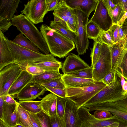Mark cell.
I'll return each mask as SVG.
<instances>
[{
    "label": "cell",
    "instance_id": "obj_1",
    "mask_svg": "<svg viewBox=\"0 0 127 127\" xmlns=\"http://www.w3.org/2000/svg\"><path fill=\"white\" fill-rule=\"evenodd\" d=\"M51 54L63 58L75 48L74 42L46 24L39 28Z\"/></svg>",
    "mask_w": 127,
    "mask_h": 127
},
{
    "label": "cell",
    "instance_id": "obj_2",
    "mask_svg": "<svg viewBox=\"0 0 127 127\" xmlns=\"http://www.w3.org/2000/svg\"><path fill=\"white\" fill-rule=\"evenodd\" d=\"M4 39L16 63L24 69L29 64L47 61H59L51 54H40L26 49L14 43L5 36Z\"/></svg>",
    "mask_w": 127,
    "mask_h": 127
},
{
    "label": "cell",
    "instance_id": "obj_3",
    "mask_svg": "<svg viewBox=\"0 0 127 127\" xmlns=\"http://www.w3.org/2000/svg\"><path fill=\"white\" fill-rule=\"evenodd\" d=\"M11 21L12 25L16 27L40 50L45 55L50 54L48 46L40 32L25 15L22 13L15 15Z\"/></svg>",
    "mask_w": 127,
    "mask_h": 127
},
{
    "label": "cell",
    "instance_id": "obj_4",
    "mask_svg": "<svg viewBox=\"0 0 127 127\" xmlns=\"http://www.w3.org/2000/svg\"><path fill=\"white\" fill-rule=\"evenodd\" d=\"M106 86L102 81L96 80L95 84L85 87L67 88L65 89L66 97L76 103L78 109Z\"/></svg>",
    "mask_w": 127,
    "mask_h": 127
},
{
    "label": "cell",
    "instance_id": "obj_5",
    "mask_svg": "<svg viewBox=\"0 0 127 127\" xmlns=\"http://www.w3.org/2000/svg\"><path fill=\"white\" fill-rule=\"evenodd\" d=\"M82 122L81 127H105L111 126H127V122L116 117L115 118L99 119L90 114L88 108L81 107L78 110Z\"/></svg>",
    "mask_w": 127,
    "mask_h": 127
},
{
    "label": "cell",
    "instance_id": "obj_6",
    "mask_svg": "<svg viewBox=\"0 0 127 127\" xmlns=\"http://www.w3.org/2000/svg\"><path fill=\"white\" fill-rule=\"evenodd\" d=\"M48 0H29L24 5V8L20 12L34 24L43 22L48 12Z\"/></svg>",
    "mask_w": 127,
    "mask_h": 127
},
{
    "label": "cell",
    "instance_id": "obj_7",
    "mask_svg": "<svg viewBox=\"0 0 127 127\" xmlns=\"http://www.w3.org/2000/svg\"><path fill=\"white\" fill-rule=\"evenodd\" d=\"M78 22L77 35L74 41L78 55H84L88 49L89 42L87 37L86 27L88 16L82 11L74 10Z\"/></svg>",
    "mask_w": 127,
    "mask_h": 127
},
{
    "label": "cell",
    "instance_id": "obj_8",
    "mask_svg": "<svg viewBox=\"0 0 127 127\" xmlns=\"http://www.w3.org/2000/svg\"><path fill=\"white\" fill-rule=\"evenodd\" d=\"M24 69L19 65L13 63L0 70V96L8 95L12 84Z\"/></svg>",
    "mask_w": 127,
    "mask_h": 127
},
{
    "label": "cell",
    "instance_id": "obj_9",
    "mask_svg": "<svg viewBox=\"0 0 127 127\" xmlns=\"http://www.w3.org/2000/svg\"><path fill=\"white\" fill-rule=\"evenodd\" d=\"M111 70L110 47L106 44L102 43L100 54L93 69V79L101 81Z\"/></svg>",
    "mask_w": 127,
    "mask_h": 127
},
{
    "label": "cell",
    "instance_id": "obj_10",
    "mask_svg": "<svg viewBox=\"0 0 127 127\" xmlns=\"http://www.w3.org/2000/svg\"><path fill=\"white\" fill-rule=\"evenodd\" d=\"M90 111L97 110H106L116 117L127 122V97L112 102L88 106Z\"/></svg>",
    "mask_w": 127,
    "mask_h": 127
},
{
    "label": "cell",
    "instance_id": "obj_11",
    "mask_svg": "<svg viewBox=\"0 0 127 127\" xmlns=\"http://www.w3.org/2000/svg\"><path fill=\"white\" fill-rule=\"evenodd\" d=\"M122 90L120 79L118 75L115 80L112 83L106 86L82 107H85L96 104L108 102L113 96Z\"/></svg>",
    "mask_w": 127,
    "mask_h": 127
},
{
    "label": "cell",
    "instance_id": "obj_12",
    "mask_svg": "<svg viewBox=\"0 0 127 127\" xmlns=\"http://www.w3.org/2000/svg\"><path fill=\"white\" fill-rule=\"evenodd\" d=\"M91 21L96 24L100 30L107 31L112 25L111 19L102 0H98L94 14Z\"/></svg>",
    "mask_w": 127,
    "mask_h": 127
},
{
    "label": "cell",
    "instance_id": "obj_13",
    "mask_svg": "<svg viewBox=\"0 0 127 127\" xmlns=\"http://www.w3.org/2000/svg\"><path fill=\"white\" fill-rule=\"evenodd\" d=\"M47 90L43 86L37 83L31 82L26 86L17 94L13 96L21 101L31 100L44 95Z\"/></svg>",
    "mask_w": 127,
    "mask_h": 127
},
{
    "label": "cell",
    "instance_id": "obj_14",
    "mask_svg": "<svg viewBox=\"0 0 127 127\" xmlns=\"http://www.w3.org/2000/svg\"><path fill=\"white\" fill-rule=\"evenodd\" d=\"M65 108L64 119L66 127H81L82 122L77 105L68 97L65 98Z\"/></svg>",
    "mask_w": 127,
    "mask_h": 127
},
{
    "label": "cell",
    "instance_id": "obj_15",
    "mask_svg": "<svg viewBox=\"0 0 127 127\" xmlns=\"http://www.w3.org/2000/svg\"><path fill=\"white\" fill-rule=\"evenodd\" d=\"M90 66L79 55L71 53L62 64L61 69L64 74L87 68Z\"/></svg>",
    "mask_w": 127,
    "mask_h": 127
},
{
    "label": "cell",
    "instance_id": "obj_16",
    "mask_svg": "<svg viewBox=\"0 0 127 127\" xmlns=\"http://www.w3.org/2000/svg\"><path fill=\"white\" fill-rule=\"evenodd\" d=\"M18 103L9 104L4 101L2 119L8 127H14L18 125Z\"/></svg>",
    "mask_w": 127,
    "mask_h": 127
},
{
    "label": "cell",
    "instance_id": "obj_17",
    "mask_svg": "<svg viewBox=\"0 0 127 127\" xmlns=\"http://www.w3.org/2000/svg\"><path fill=\"white\" fill-rule=\"evenodd\" d=\"M66 4L74 10H81L89 16L95 10L98 0H64Z\"/></svg>",
    "mask_w": 127,
    "mask_h": 127
},
{
    "label": "cell",
    "instance_id": "obj_18",
    "mask_svg": "<svg viewBox=\"0 0 127 127\" xmlns=\"http://www.w3.org/2000/svg\"><path fill=\"white\" fill-rule=\"evenodd\" d=\"M33 76L25 69L21 72L13 82L8 92V95L14 96L19 93L27 85L31 82Z\"/></svg>",
    "mask_w": 127,
    "mask_h": 127
},
{
    "label": "cell",
    "instance_id": "obj_19",
    "mask_svg": "<svg viewBox=\"0 0 127 127\" xmlns=\"http://www.w3.org/2000/svg\"><path fill=\"white\" fill-rule=\"evenodd\" d=\"M20 2V0H0V17L11 21Z\"/></svg>",
    "mask_w": 127,
    "mask_h": 127
},
{
    "label": "cell",
    "instance_id": "obj_20",
    "mask_svg": "<svg viewBox=\"0 0 127 127\" xmlns=\"http://www.w3.org/2000/svg\"><path fill=\"white\" fill-rule=\"evenodd\" d=\"M62 78L66 88H78L85 87L95 83L93 79L80 78L63 74Z\"/></svg>",
    "mask_w": 127,
    "mask_h": 127
},
{
    "label": "cell",
    "instance_id": "obj_21",
    "mask_svg": "<svg viewBox=\"0 0 127 127\" xmlns=\"http://www.w3.org/2000/svg\"><path fill=\"white\" fill-rule=\"evenodd\" d=\"M57 97L54 94L50 93L45 96L41 100L40 106L42 110L49 117L57 114Z\"/></svg>",
    "mask_w": 127,
    "mask_h": 127
},
{
    "label": "cell",
    "instance_id": "obj_22",
    "mask_svg": "<svg viewBox=\"0 0 127 127\" xmlns=\"http://www.w3.org/2000/svg\"><path fill=\"white\" fill-rule=\"evenodd\" d=\"M4 36L0 30V70L6 66L14 63L11 54L4 40Z\"/></svg>",
    "mask_w": 127,
    "mask_h": 127
},
{
    "label": "cell",
    "instance_id": "obj_23",
    "mask_svg": "<svg viewBox=\"0 0 127 127\" xmlns=\"http://www.w3.org/2000/svg\"><path fill=\"white\" fill-rule=\"evenodd\" d=\"M53 14L59 18L62 23L69 29L67 22L70 17L75 13V10L69 6L64 0H61L59 4L54 11Z\"/></svg>",
    "mask_w": 127,
    "mask_h": 127
},
{
    "label": "cell",
    "instance_id": "obj_24",
    "mask_svg": "<svg viewBox=\"0 0 127 127\" xmlns=\"http://www.w3.org/2000/svg\"><path fill=\"white\" fill-rule=\"evenodd\" d=\"M110 47L111 61V71L116 72L119 69L126 50L123 47L116 44Z\"/></svg>",
    "mask_w": 127,
    "mask_h": 127
},
{
    "label": "cell",
    "instance_id": "obj_25",
    "mask_svg": "<svg viewBox=\"0 0 127 127\" xmlns=\"http://www.w3.org/2000/svg\"><path fill=\"white\" fill-rule=\"evenodd\" d=\"M63 75V74L60 73L59 71H45L40 75L33 76L31 82L41 85L51 80L62 77Z\"/></svg>",
    "mask_w": 127,
    "mask_h": 127
},
{
    "label": "cell",
    "instance_id": "obj_26",
    "mask_svg": "<svg viewBox=\"0 0 127 127\" xmlns=\"http://www.w3.org/2000/svg\"><path fill=\"white\" fill-rule=\"evenodd\" d=\"M12 41L21 46L39 53H42L40 51V50L37 46L21 33L16 36Z\"/></svg>",
    "mask_w": 127,
    "mask_h": 127
},
{
    "label": "cell",
    "instance_id": "obj_27",
    "mask_svg": "<svg viewBox=\"0 0 127 127\" xmlns=\"http://www.w3.org/2000/svg\"><path fill=\"white\" fill-rule=\"evenodd\" d=\"M49 27L59 32L62 34L72 40L74 42L76 37L75 34L71 31L62 23L55 22L53 21H50Z\"/></svg>",
    "mask_w": 127,
    "mask_h": 127
},
{
    "label": "cell",
    "instance_id": "obj_28",
    "mask_svg": "<svg viewBox=\"0 0 127 127\" xmlns=\"http://www.w3.org/2000/svg\"><path fill=\"white\" fill-rule=\"evenodd\" d=\"M28 65L36 66L43 69L45 71H59L62 68V65L61 62L47 61L29 64Z\"/></svg>",
    "mask_w": 127,
    "mask_h": 127
},
{
    "label": "cell",
    "instance_id": "obj_29",
    "mask_svg": "<svg viewBox=\"0 0 127 127\" xmlns=\"http://www.w3.org/2000/svg\"><path fill=\"white\" fill-rule=\"evenodd\" d=\"M41 102V100H19L18 103L26 110L33 113L37 114L42 110L40 106Z\"/></svg>",
    "mask_w": 127,
    "mask_h": 127
},
{
    "label": "cell",
    "instance_id": "obj_30",
    "mask_svg": "<svg viewBox=\"0 0 127 127\" xmlns=\"http://www.w3.org/2000/svg\"><path fill=\"white\" fill-rule=\"evenodd\" d=\"M101 30L98 26L93 21L90 20L88 22L86 27L87 37L89 39H91L95 41L100 33Z\"/></svg>",
    "mask_w": 127,
    "mask_h": 127
},
{
    "label": "cell",
    "instance_id": "obj_31",
    "mask_svg": "<svg viewBox=\"0 0 127 127\" xmlns=\"http://www.w3.org/2000/svg\"><path fill=\"white\" fill-rule=\"evenodd\" d=\"M17 110L18 113V124L25 127H32L26 110L19 104Z\"/></svg>",
    "mask_w": 127,
    "mask_h": 127
},
{
    "label": "cell",
    "instance_id": "obj_32",
    "mask_svg": "<svg viewBox=\"0 0 127 127\" xmlns=\"http://www.w3.org/2000/svg\"><path fill=\"white\" fill-rule=\"evenodd\" d=\"M102 43L98 40L94 41L93 48L91 49L90 55L92 66L94 68L100 56L101 48Z\"/></svg>",
    "mask_w": 127,
    "mask_h": 127
},
{
    "label": "cell",
    "instance_id": "obj_33",
    "mask_svg": "<svg viewBox=\"0 0 127 127\" xmlns=\"http://www.w3.org/2000/svg\"><path fill=\"white\" fill-rule=\"evenodd\" d=\"M93 68L91 66L89 67L70 72L66 74L76 77L87 79H93Z\"/></svg>",
    "mask_w": 127,
    "mask_h": 127
},
{
    "label": "cell",
    "instance_id": "obj_34",
    "mask_svg": "<svg viewBox=\"0 0 127 127\" xmlns=\"http://www.w3.org/2000/svg\"><path fill=\"white\" fill-rule=\"evenodd\" d=\"M98 40L101 43L106 44L110 47L115 44L112 39L109 30L107 31L101 30Z\"/></svg>",
    "mask_w": 127,
    "mask_h": 127
},
{
    "label": "cell",
    "instance_id": "obj_35",
    "mask_svg": "<svg viewBox=\"0 0 127 127\" xmlns=\"http://www.w3.org/2000/svg\"><path fill=\"white\" fill-rule=\"evenodd\" d=\"M44 87L65 89L66 87L62 77L54 79L40 85Z\"/></svg>",
    "mask_w": 127,
    "mask_h": 127
},
{
    "label": "cell",
    "instance_id": "obj_36",
    "mask_svg": "<svg viewBox=\"0 0 127 127\" xmlns=\"http://www.w3.org/2000/svg\"><path fill=\"white\" fill-rule=\"evenodd\" d=\"M93 115L95 118L99 119H113L116 118L109 111L102 110H96Z\"/></svg>",
    "mask_w": 127,
    "mask_h": 127
},
{
    "label": "cell",
    "instance_id": "obj_37",
    "mask_svg": "<svg viewBox=\"0 0 127 127\" xmlns=\"http://www.w3.org/2000/svg\"><path fill=\"white\" fill-rule=\"evenodd\" d=\"M65 105L66 100L65 98L58 96L57 102V113L61 118H64Z\"/></svg>",
    "mask_w": 127,
    "mask_h": 127
},
{
    "label": "cell",
    "instance_id": "obj_38",
    "mask_svg": "<svg viewBox=\"0 0 127 127\" xmlns=\"http://www.w3.org/2000/svg\"><path fill=\"white\" fill-rule=\"evenodd\" d=\"M67 24L69 29L77 35L78 22L77 16L75 13L72 15L69 19Z\"/></svg>",
    "mask_w": 127,
    "mask_h": 127
},
{
    "label": "cell",
    "instance_id": "obj_39",
    "mask_svg": "<svg viewBox=\"0 0 127 127\" xmlns=\"http://www.w3.org/2000/svg\"><path fill=\"white\" fill-rule=\"evenodd\" d=\"M37 114L42 127H52L50 117L42 110Z\"/></svg>",
    "mask_w": 127,
    "mask_h": 127
},
{
    "label": "cell",
    "instance_id": "obj_40",
    "mask_svg": "<svg viewBox=\"0 0 127 127\" xmlns=\"http://www.w3.org/2000/svg\"><path fill=\"white\" fill-rule=\"evenodd\" d=\"M50 117L52 127H66L64 118H60L57 114Z\"/></svg>",
    "mask_w": 127,
    "mask_h": 127
},
{
    "label": "cell",
    "instance_id": "obj_41",
    "mask_svg": "<svg viewBox=\"0 0 127 127\" xmlns=\"http://www.w3.org/2000/svg\"><path fill=\"white\" fill-rule=\"evenodd\" d=\"M25 69L28 73L33 76L39 75L45 72V71L41 68L33 65H27Z\"/></svg>",
    "mask_w": 127,
    "mask_h": 127
},
{
    "label": "cell",
    "instance_id": "obj_42",
    "mask_svg": "<svg viewBox=\"0 0 127 127\" xmlns=\"http://www.w3.org/2000/svg\"><path fill=\"white\" fill-rule=\"evenodd\" d=\"M119 25L117 24H113L110 29V34L112 39L115 44L118 45L119 40L118 33Z\"/></svg>",
    "mask_w": 127,
    "mask_h": 127
},
{
    "label": "cell",
    "instance_id": "obj_43",
    "mask_svg": "<svg viewBox=\"0 0 127 127\" xmlns=\"http://www.w3.org/2000/svg\"><path fill=\"white\" fill-rule=\"evenodd\" d=\"M123 77L127 81V51L126 50L124 58L118 69Z\"/></svg>",
    "mask_w": 127,
    "mask_h": 127
},
{
    "label": "cell",
    "instance_id": "obj_44",
    "mask_svg": "<svg viewBox=\"0 0 127 127\" xmlns=\"http://www.w3.org/2000/svg\"><path fill=\"white\" fill-rule=\"evenodd\" d=\"M112 1L115 4L119 6L120 7L121 12L119 18V21L127 11V0H112Z\"/></svg>",
    "mask_w": 127,
    "mask_h": 127
},
{
    "label": "cell",
    "instance_id": "obj_45",
    "mask_svg": "<svg viewBox=\"0 0 127 127\" xmlns=\"http://www.w3.org/2000/svg\"><path fill=\"white\" fill-rule=\"evenodd\" d=\"M26 112L32 127H42L37 114L27 111Z\"/></svg>",
    "mask_w": 127,
    "mask_h": 127
},
{
    "label": "cell",
    "instance_id": "obj_46",
    "mask_svg": "<svg viewBox=\"0 0 127 127\" xmlns=\"http://www.w3.org/2000/svg\"><path fill=\"white\" fill-rule=\"evenodd\" d=\"M117 76L116 72L111 71L102 79L101 81L108 85L112 83Z\"/></svg>",
    "mask_w": 127,
    "mask_h": 127
},
{
    "label": "cell",
    "instance_id": "obj_47",
    "mask_svg": "<svg viewBox=\"0 0 127 127\" xmlns=\"http://www.w3.org/2000/svg\"><path fill=\"white\" fill-rule=\"evenodd\" d=\"M47 90L51 92L58 97L63 98L66 97L65 89L54 88L48 87H44Z\"/></svg>",
    "mask_w": 127,
    "mask_h": 127
},
{
    "label": "cell",
    "instance_id": "obj_48",
    "mask_svg": "<svg viewBox=\"0 0 127 127\" xmlns=\"http://www.w3.org/2000/svg\"><path fill=\"white\" fill-rule=\"evenodd\" d=\"M12 25L11 21L0 17V30L3 33L8 31Z\"/></svg>",
    "mask_w": 127,
    "mask_h": 127
},
{
    "label": "cell",
    "instance_id": "obj_49",
    "mask_svg": "<svg viewBox=\"0 0 127 127\" xmlns=\"http://www.w3.org/2000/svg\"><path fill=\"white\" fill-rule=\"evenodd\" d=\"M121 12L120 7L118 5H117L115 8L112 10L111 17L112 21V24H117L119 21Z\"/></svg>",
    "mask_w": 127,
    "mask_h": 127
},
{
    "label": "cell",
    "instance_id": "obj_50",
    "mask_svg": "<svg viewBox=\"0 0 127 127\" xmlns=\"http://www.w3.org/2000/svg\"><path fill=\"white\" fill-rule=\"evenodd\" d=\"M103 3L106 8L111 18L112 11L116 6L113 2L112 0H102Z\"/></svg>",
    "mask_w": 127,
    "mask_h": 127
},
{
    "label": "cell",
    "instance_id": "obj_51",
    "mask_svg": "<svg viewBox=\"0 0 127 127\" xmlns=\"http://www.w3.org/2000/svg\"><path fill=\"white\" fill-rule=\"evenodd\" d=\"M118 38L119 42L118 45L124 47L126 40V35L123 30L121 26H119Z\"/></svg>",
    "mask_w": 127,
    "mask_h": 127
},
{
    "label": "cell",
    "instance_id": "obj_52",
    "mask_svg": "<svg viewBox=\"0 0 127 127\" xmlns=\"http://www.w3.org/2000/svg\"><path fill=\"white\" fill-rule=\"evenodd\" d=\"M61 0H48V11H54L57 7Z\"/></svg>",
    "mask_w": 127,
    "mask_h": 127
},
{
    "label": "cell",
    "instance_id": "obj_53",
    "mask_svg": "<svg viewBox=\"0 0 127 127\" xmlns=\"http://www.w3.org/2000/svg\"><path fill=\"white\" fill-rule=\"evenodd\" d=\"M3 96L4 101L8 104H14L18 103V102L14 99V98L13 96L8 95Z\"/></svg>",
    "mask_w": 127,
    "mask_h": 127
},
{
    "label": "cell",
    "instance_id": "obj_54",
    "mask_svg": "<svg viewBox=\"0 0 127 127\" xmlns=\"http://www.w3.org/2000/svg\"><path fill=\"white\" fill-rule=\"evenodd\" d=\"M3 103V96H0V119H1L2 118Z\"/></svg>",
    "mask_w": 127,
    "mask_h": 127
},
{
    "label": "cell",
    "instance_id": "obj_55",
    "mask_svg": "<svg viewBox=\"0 0 127 127\" xmlns=\"http://www.w3.org/2000/svg\"><path fill=\"white\" fill-rule=\"evenodd\" d=\"M127 18V11L123 15L120 20L118 22L117 24L119 26H122L124 21Z\"/></svg>",
    "mask_w": 127,
    "mask_h": 127
},
{
    "label": "cell",
    "instance_id": "obj_56",
    "mask_svg": "<svg viewBox=\"0 0 127 127\" xmlns=\"http://www.w3.org/2000/svg\"><path fill=\"white\" fill-rule=\"evenodd\" d=\"M0 127H8L4 121L0 119Z\"/></svg>",
    "mask_w": 127,
    "mask_h": 127
},
{
    "label": "cell",
    "instance_id": "obj_57",
    "mask_svg": "<svg viewBox=\"0 0 127 127\" xmlns=\"http://www.w3.org/2000/svg\"><path fill=\"white\" fill-rule=\"evenodd\" d=\"M14 127H24V126H23L22 125H20L19 124H18V125H16Z\"/></svg>",
    "mask_w": 127,
    "mask_h": 127
},
{
    "label": "cell",
    "instance_id": "obj_58",
    "mask_svg": "<svg viewBox=\"0 0 127 127\" xmlns=\"http://www.w3.org/2000/svg\"><path fill=\"white\" fill-rule=\"evenodd\" d=\"M120 126H110L108 127H120ZM122 127V126H121Z\"/></svg>",
    "mask_w": 127,
    "mask_h": 127
},
{
    "label": "cell",
    "instance_id": "obj_59",
    "mask_svg": "<svg viewBox=\"0 0 127 127\" xmlns=\"http://www.w3.org/2000/svg\"><path fill=\"white\" fill-rule=\"evenodd\" d=\"M127 127V126H124V127H121V126H120V127Z\"/></svg>",
    "mask_w": 127,
    "mask_h": 127
},
{
    "label": "cell",
    "instance_id": "obj_60",
    "mask_svg": "<svg viewBox=\"0 0 127 127\" xmlns=\"http://www.w3.org/2000/svg\"></svg>",
    "mask_w": 127,
    "mask_h": 127
},
{
    "label": "cell",
    "instance_id": "obj_61",
    "mask_svg": "<svg viewBox=\"0 0 127 127\" xmlns=\"http://www.w3.org/2000/svg\"></svg>",
    "mask_w": 127,
    "mask_h": 127
}]
</instances>
